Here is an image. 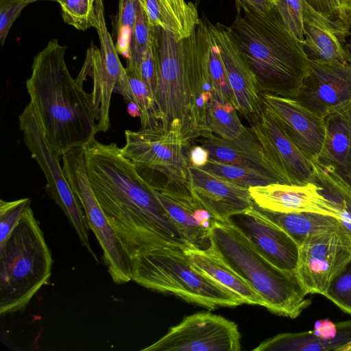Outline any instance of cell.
<instances>
[{
  "instance_id": "cell-1",
  "label": "cell",
  "mask_w": 351,
  "mask_h": 351,
  "mask_svg": "<svg viewBox=\"0 0 351 351\" xmlns=\"http://www.w3.org/2000/svg\"><path fill=\"white\" fill-rule=\"evenodd\" d=\"M84 148L88 180L108 222L132 260L163 247H189L152 185L116 143Z\"/></svg>"
},
{
  "instance_id": "cell-2",
  "label": "cell",
  "mask_w": 351,
  "mask_h": 351,
  "mask_svg": "<svg viewBox=\"0 0 351 351\" xmlns=\"http://www.w3.org/2000/svg\"><path fill=\"white\" fill-rule=\"evenodd\" d=\"M210 40L206 21L200 20L191 35L180 40L155 27L157 104L162 129L179 128L190 145L211 133L206 123L207 106L213 95Z\"/></svg>"
},
{
  "instance_id": "cell-3",
  "label": "cell",
  "mask_w": 351,
  "mask_h": 351,
  "mask_svg": "<svg viewBox=\"0 0 351 351\" xmlns=\"http://www.w3.org/2000/svg\"><path fill=\"white\" fill-rule=\"evenodd\" d=\"M66 47L51 39L34 58L26 81L29 103L47 138L61 154L84 147L97 133V112L66 63Z\"/></svg>"
},
{
  "instance_id": "cell-4",
  "label": "cell",
  "mask_w": 351,
  "mask_h": 351,
  "mask_svg": "<svg viewBox=\"0 0 351 351\" xmlns=\"http://www.w3.org/2000/svg\"><path fill=\"white\" fill-rule=\"evenodd\" d=\"M228 29L261 94L294 98L311 71L303 45L287 28L275 8L263 13L248 7Z\"/></svg>"
},
{
  "instance_id": "cell-5",
  "label": "cell",
  "mask_w": 351,
  "mask_h": 351,
  "mask_svg": "<svg viewBox=\"0 0 351 351\" xmlns=\"http://www.w3.org/2000/svg\"><path fill=\"white\" fill-rule=\"evenodd\" d=\"M210 241L219 256L263 299L271 313L294 319L311 304L295 271L273 265L227 221H215Z\"/></svg>"
},
{
  "instance_id": "cell-6",
  "label": "cell",
  "mask_w": 351,
  "mask_h": 351,
  "mask_svg": "<svg viewBox=\"0 0 351 351\" xmlns=\"http://www.w3.org/2000/svg\"><path fill=\"white\" fill-rule=\"evenodd\" d=\"M53 259L31 207L0 246V314L23 311L51 275Z\"/></svg>"
},
{
  "instance_id": "cell-7",
  "label": "cell",
  "mask_w": 351,
  "mask_h": 351,
  "mask_svg": "<svg viewBox=\"0 0 351 351\" xmlns=\"http://www.w3.org/2000/svg\"><path fill=\"white\" fill-rule=\"evenodd\" d=\"M184 248L158 247L136 257L132 280L147 289L173 295L209 310L242 304L232 293L197 271Z\"/></svg>"
},
{
  "instance_id": "cell-8",
  "label": "cell",
  "mask_w": 351,
  "mask_h": 351,
  "mask_svg": "<svg viewBox=\"0 0 351 351\" xmlns=\"http://www.w3.org/2000/svg\"><path fill=\"white\" fill-rule=\"evenodd\" d=\"M19 122L25 145L45 176L47 193L66 215L82 246L99 262L90 245V228L85 213L60 165L62 154L49 142L39 119L29 104L19 116Z\"/></svg>"
},
{
  "instance_id": "cell-9",
  "label": "cell",
  "mask_w": 351,
  "mask_h": 351,
  "mask_svg": "<svg viewBox=\"0 0 351 351\" xmlns=\"http://www.w3.org/2000/svg\"><path fill=\"white\" fill-rule=\"evenodd\" d=\"M62 167L85 213L88 227L103 251L105 263L117 285L132 280L133 260L104 215L87 175L84 148L77 147L62 154Z\"/></svg>"
},
{
  "instance_id": "cell-10",
  "label": "cell",
  "mask_w": 351,
  "mask_h": 351,
  "mask_svg": "<svg viewBox=\"0 0 351 351\" xmlns=\"http://www.w3.org/2000/svg\"><path fill=\"white\" fill-rule=\"evenodd\" d=\"M125 136L121 152L138 169L159 171L167 178V183L187 188L192 146L183 140L179 128L167 132L126 130Z\"/></svg>"
},
{
  "instance_id": "cell-11",
  "label": "cell",
  "mask_w": 351,
  "mask_h": 351,
  "mask_svg": "<svg viewBox=\"0 0 351 351\" xmlns=\"http://www.w3.org/2000/svg\"><path fill=\"white\" fill-rule=\"evenodd\" d=\"M351 261V236L342 226L311 235L299 245L296 275L308 294L324 295Z\"/></svg>"
},
{
  "instance_id": "cell-12",
  "label": "cell",
  "mask_w": 351,
  "mask_h": 351,
  "mask_svg": "<svg viewBox=\"0 0 351 351\" xmlns=\"http://www.w3.org/2000/svg\"><path fill=\"white\" fill-rule=\"evenodd\" d=\"M237 325L218 315L199 312L186 316L178 325L143 351H239Z\"/></svg>"
},
{
  "instance_id": "cell-13",
  "label": "cell",
  "mask_w": 351,
  "mask_h": 351,
  "mask_svg": "<svg viewBox=\"0 0 351 351\" xmlns=\"http://www.w3.org/2000/svg\"><path fill=\"white\" fill-rule=\"evenodd\" d=\"M292 99L323 118L351 106V63L311 60L310 73Z\"/></svg>"
},
{
  "instance_id": "cell-14",
  "label": "cell",
  "mask_w": 351,
  "mask_h": 351,
  "mask_svg": "<svg viewBox=\"0 0 351 351\" xmlns=\"http://www.w3.org/2000/svg\"><path fill=\"white\" fill-rule=\"evenodd\" d=\"M251 130L287 184L316 182L315 164L290 139L265 105L260 121Z\"/></svg>"
},
{
  "instance_id": "cell-15",
  "label": "cell",
  "mask_w": 351,
  "mask_h": 351,
  "mask_svg": "<svg viewBox=\"0 0 351 351\" xmlns=\"http://www.w3.org/2000/svg\"><path fill=\"white\" fill-rule=\"evenodd\" d=\"M210 34L217 44L232 88L237 110L252 125L262 116L264 104L255 78L232 39L228 27L206 21Z\"/></svg>"
},
{
  "instance_id": "cell-16",
  "label": "cell",
  "mask_w": 351,
  "mask_h": 351,
  "mask_svg": "<svg viewBox=\"0 0 351 351\" xmlns=\"http://www.w3.org/2000/svg\"><path fill=\"white\" fill-rule=\"evenodd\" d=\"M227 221L238 229L254 247L277 267L295 271L299 245L282 228L253 207L230 216Z\"/></svg>"
},
{
  "instance_id": "cell-17",
  "label": "cell",
  "mask_w": 351,
  "mask_h": 351,
  "mask_svg": "<svg viewBox=\"0 0 351 351\" xmlns=\"http://www.w3.org/2000/svg\"><path fill=\"white\" fill-rule=\"evenodd\" d=\"M262 98L287 135L314 163L325 138L324 118L292 98L269 94Z\"/></svg>"
},
{
  "instance_id": "cell-18",
  "label": "cell",
  "mask_w": 351,
  "mask_h": 351,
  "mask_svg": "<svg viewBox=\"0 0 351 351\" xmlns=\"http://www.w3.org/2000/svg\"><path fill=\"white\" fill-rule=\"evenodd\" d=\"M317 182L306 184L273 183L248 189L254 203L268 210L283 213H315L334 217L339 220L336 203L324 193Z\"/></svg>"
},
{
  "instance_id": "cell-19",
  "label": "cell",
  "mask_w": 351,
  "mask_h": 351,
  "mask_svg": "<svg viewBox=\"0 0 351 351\" xmlns=\"http://www.w3.org/2000/svg\"><path fill=\"white\" fill-rule=\"evenodd\" d=\"M187 188L195 200L216 220L227 221L253 207L248 189L217 177L200 167L189 165Z\"/></svg>"
},
{
  "instance_id": "cell-20",
  "label": "cell",
  "mask_w": 351,
  "mask_h": 351,
  "mask_svg": "<svg viewBox=\"0 0 351 351\" xmlns=\"http://www.w3.org/2000/svg\"><path fill=\"white\" fill-rule=\"evenodd\" d=\"M304 41L303 47L311 60L351 63L346 45L350 28L341 21L319 12L302 0Z\"/></svg>"
},
{
  "instance_id": "cell-21",
  "label": "cell",
  "mask_w": 351,
  "mask_h": 351,
  "mask_svg": "<svg viewBox=\"0 0 351 351\" xmlns=\"http://www.w3.org/2000/svg\"><path fill=\"white\" fill-rule=\"evenodd\" d=\"M195 141L208 151L209 160L247 168L268 176L278 183L287 184L266 156L254 134L246 127L237 138L232 140L209 133Z\"/></svg>"
},
{
  "instance_id": "cell-22",
  "label": "cell",
  "mask_w": 351,
  "mask_h": 351,
  "mask_svg": "<svg viewBox=\"0 0 351 351\" xmlns=\"http://www.w3.org/2000/svg\"><path fill=\"white\" fill-rule=\"evenodd\" d=\"M154 191L189 247L208 248L211 245L210 229L216 219L189 193Z\"/></svg>"
},
{
  "instance_id": "cell-23",
  "label": "cell",
  "mask_w": 351,
  "mask_h": 351,
  "mask_svg": "<svg viewBox=\"0 0 351 351\" xmlns=\"http://www.w3.org/2000/svg\"><path fill=\"white\" fill-rule=\"evenodd\" d=\"M324 120L325 138L314 163L351 186V106L330 113Z\"/></svg>"
},
{
  "instance_id": "cell-24",
  "label": "cell",
  "mask_w": 351,
  "mask_h": 351,
  "mask_svg": "<svg viewBox=\"0 0 351 351\" xmlns=\"http://www.w3.org/2000/svg\"><path fill=\"white\" fill-rule=\"evenodd\" d=\"M184 251L197 271L232 293L242 304L265 307L263 299L219 256L212 245L205 250L186 247Z\"/></svg>"
},
{
  "instance_id": "cell-25",
  "label": "cell",
  "mask_w": 351,
  "mask_h": 351,
  "mask_svg": "<svg viewBox=\"0 0 351 351\" xmlns=\"http://www.w3.org/2000/svg\"><path fill=\"white\" fill-rule=\"evenodd\" d=\"M150 24L171 33L177 40L184 39L199 23L195 5L186 0H138Z\"/></svg>"
},
{
  "instance_id": "cell-26",
  "label": "cell",
  "mask_w": 351,
  "mask_h": 351,
  "mask_svg": "<svg viewBox=\"0 0 351 351\" xmlns=\"http://www.w3.org/2000/svg\"><path fill=\"white\" fill-rule=\"evenodd\" d=\"M337 337L330 341L317 337L313 330L278 334L259 344L254 351L337 350L351 344V320L339 323Z\"/></svg>"
},
{
  "instance_id": "cell-27",
  "label": "cell",
  "mask_w": 351,
  "mask_h": 351,
  "mask_svg": "<svg viewBox=\"0 0 351 351\" xmlns=\"http://www.w3.org/2000/svg\"><path fill=\"white\" fill-rule=\"evenodd\" d=\"M255 208L287 232L300 245L308 237L342 227L341 221L332 216L315 213H283L258 207Z\"/></svg>"
},
{
  "instance_id": "cell-28",
  "label": "cell",
  "mask_w": 351,
  "mask_h": 351,
  "mask_svg": "<svg viewBox=\"0 0 351 351\" xmlns=\"http://www.w3.org/2000/svg\"><path fill=\"white\" fill-rule=\"evenodd\" d=\"M125 101H133L141 111V130L161 131L159 109L146 84L132 71L123 67L120 79L114 87Z\"/></svg>"
},
{
  "instance_id": "cell-29",
  "label": "cell",
  "mask_w": 351,
  "mask_h": 351,
  "mask_svg": "<svg viewBox=\"0 0 351 351\" xmlns=\"http://www.w3.org/2000/svg\"><path fill=\"white\" fill-rule=\"evenodd\" d=\"M206 123L210 132L229 140L237 138L245 127L234 106L221 103L214 94L207 106Z\"/></svg>"
},
{
  "instance_id": "cell-30",
  "label": "cell",
  "mask_w": 351,
  "mask_h": 351,
  "mask_svg": "<svg viewBox=\"0 0 351 351\" xmlns=\"http://www.w3.org/2000/svg\"><path fill=\"white\" fill-rule=\"evenodd\" d=\"M200 168L224 180L246 189L278 183L258 171L213 160H208L207 163Z\"/></svg>"
},
{
  "instance_id": "cell-31",
  "label": "cell",
  "mask_w": 351,
  "mask_h": 351,
  "mask_svg": "<svg viewBox=\"0 0 351 351\" xmlns=\"http://www.w3.org/2000/svg\"><path fill=\"white\" fill-rule=\"evenodd\" d=\"M154 35V27L150 24L145 10L138 1L136 19L128 45L125 68L131 71L136 69L152 45Z\"/></svg>"
},
{
  "instance_id": "cell-32",
  "label": "cell",
  "mask_w": 351,
  "mask_h": 351,
  "mask_svg": "<svg viewBox=\"0 0 351 351\" xmlns=\"http://www.w3.org/2000/svg\"><path fill=\"white\" fill-rule=\"evenodd\" d=\"M210 35L208 66L213 94L221 103L231 104L236 108L234 96L223 63L219 48L210 33Z\"/></svg>"
},
{
  "instance_id": "cell-33",
  "label": "cell",
  "mask_w": 351,
  "mask_h": 351,
  "mask_svg": "<svg viewBox=\"0 0 351 351\" xmlns=\"http://www.w3.org/2000/svg\"><path fill=\"white\" fill-rule=\"evenodd\" d=\"M97 0H55L60 7L64 22L80 31L92 27Z\"/></svg>"
},
{
  "instance_id": "cell-34",
  "label": "cell",
  "mask_w": 351,
  "mask_h": 351,
  "mask_svg": "<svg viewBox=\"0 0 351 351\" xmlns=\"http://www.w3.org/2000/svg\"><path fill=\"white\" fill-rule=\"evenodd\" d=\"M138 7V0H119L116 32L117 51L127 58L130 36Z\"/></svg>"
},
{
  "instance_id": "cell-35",
  "label": "cell",
  "mask_w": 351,
  "mask_h": 351,
  "mask_svg": "<svg viewBox=\"0 0 351 351\" xmlns=\"http://www.w3.org/2000/svg\"><path fill=\"white\" fill-rule=\"evenodd\" d=\"M29 197L14 201L0 200V246L18 224L25 212L30 208Z\"/></svg>"
},
{
  "instance_id": "cell-36",
  "label": "cell",
  "mask_w": 351,
  "mask_h": 351,
  "mask_svg": "<svg viewBox=\"0 0 351 351\" xmlns=\"http://www.w3.org/2000/svg\"><path fill=\"white\" fill-rule=\"evenodd\" d=\"M274 8L287 28L303 44L304 27L302 0H278Z\"/></svg>"
},
{
  "instance_id": "cell-37",
  "label": "cell",
  "mask_w": 351,
  "mask_h": 351,
  "mask_svg": "<svg viewBox=\"0 0 351 351\" xmlns=\"http://www.w3.org/2000/svg\"><path fill=\"white\" fill-rule=\"evenodd\" d=\"M324 296L351 315V261L334 278Z\"/></svg>"
},
{
  "instance_id": "cell-38",
  "label": "cell",
  "mask_w": 351,
  "mask_h": 351,
  "mask_svg": "<svg viewBox=\"0 0 351 351\" xmlns=\"http://www.w3.org/2000/svg\"><path fill=\"white\" fill-rule=\"evenodd\" d=\"M132 71L146 84L157 104L158 64L155 43V27L152 45L144 55L136 69Z\"/></svg>"
},
{
  "instance_id": "cell-39",
  "label": "cell",
  "mask_w": 351,
  "mask_h": 351,
  "mask_svg": "<svg viewBox=\"0 0 351 351\" xmlns=\"http://www.w3.org/2000/svg\"><path fill=\"white\" fill-rule=\"evenodd\" d=\"M315 10L334 19L339 20L350 28L351 0H305Z\"/></svg>"
},
{
  "instance_id": "cell-40",
  "label": "cell",
  "mask_w": 351,
  "mask_h": 351,
  "mask_svg": "<svg viewBox=\"0 0 351 351\" xmlns=\"http://www.w3.org/2000/svg\"><path fill=\"white\" fill-rule=\"evenodd\" d=\"M28 4L23 0H0V41L4 45L9 32Z\"/></svg>"
},
{
  "instance_id": "cell-41",
  "label": "cell",
  "mask_w": 351,
  "mask_h": 351,
  "mask_svg": "<svg viewBox=\"0 0 351 351\" xmlns=\"http://www.w3.org/2000/svg\"><path fill=\"white\" fill-rule=\"evenodd\" d=\"M339 330V323L335 324L328 319H322L317 321L313 330L317 337L326 341L335 339Z\"/></svg>"
},
{
  "instance_id": "cell-42",
  "label": "cell",
  "mask_w": 351,
  "mask_h": 351,
  "mask_svg": "<svg viewBox=\"0 0 351 351\" xmlns=\"http://www.w3.org/2000/svg\"><path fill=\"white\" fill-rule=\"evenodd\" d=\"M189 158L192 165L202 167L208 161L209 154L202 145H194L190 149Z\"/></svg>"
},
{
  "instance_id": "cell-43",
  "label": "cell",
  "mask_w": 351,
  "mask_h": 351,
  "mask_svg": "<svg viewBox=\"0 0 351 351\" xmlns=\"http://www.w3.org/2000/svg\"><path fill=\"white\" fill-rule=\"evenodd\" d=\"M237 8L248 7L263 13L272 10L274 6L269 0H235Z\"/></svg>"
},
{
  "instance_id": "cell-44",
  "label": "cell",
  "mask_w": 351,
  "mask_h": 351,
  "mask_svg": "<svg viewBox=\"0 0 351 351\" xmlns=\"http://www.w3.org/2000/svg\"><path fill=\"white\" fill-rule=\"evenodd\" d=\"M127 112L132 117H140L141 111L136 103L131 101L127 103Z\"/></svg>"
},
{
  "instance_id": "cell-45",
  "label": "cell",
  "mask_w": 351,
  "mask_h": 351,
  "mask_svg": "<svg viewBox=\"0 0 351 351\" xmlns=\"http://www.w3.org/2000/svg\"><path fill=\"white\" fill-rule=\"evenodd\" d=\"M24 1H25L28 5L32 3H34V2H36V1H55V0H23Z\"/></svg>"
},
{
  "instance_id": "cell-46",
  "label": "cell",
  "mask_w": 351,
  "mask_h": 351,
  "mask_svg": "<svg viewBox=\"0 0 351 351\" xmlns=\"http://www.w3.org/2000/svg\"><path fill=\"white\" fill-rule=\"evenodd\" d=\"M269 1L274 5V6H275L278 1V0H269Z\"/></svg>"
},
{
  "instance_id": "cell-47",
  "label": "cell",
  "mask_w": 351,
  "mask_h": 351,
  "mask_svg": "<svg viewBox=\"0 0 351 351\" xmlns=\"http://www.w3.org/2000/svg\"><path fill=\"white\" fill-rule=\"evenodd\" d=\"M350 28H351V25H350ZM350 35H351V34H350ZM348 48L351 53V40H350V44L348 45Z\"/></svg>"
}]
</instances>
